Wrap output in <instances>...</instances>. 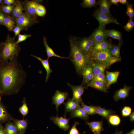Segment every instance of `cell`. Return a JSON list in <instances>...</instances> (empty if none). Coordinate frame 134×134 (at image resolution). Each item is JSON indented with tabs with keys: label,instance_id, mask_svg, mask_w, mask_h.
I'll list each match as a JSON object with an SVG mask.
<instances>
[{
	"label": "cell",
	"instance_id": "cell-1",
	"mask_svg": "<svg viewBox=\"0 0 134 134\" xmlns=\"http://www.w3.org/2000/svg\"><path fill=\"white\" fill-rule=\"evenodd\" d=\"M27 75L17 58L9 62L0 61V89L1 96L18 93L25 82Z\"/></svg>",
	"mask_w": 134,
	"mask_h": 134
},
{
	"label": "cell",
	"instance_id": "cell-2",
	"mask_svg": "<svg viewBox=\"0 0 134 134\" xmlns=\"http://www.w3.org/2000/svg\"><path fill=\"white\" fill-rule=\"evenodd\" d=\"M69 41L70 52L68 59L74 65L77 73L83 75L85 68L91 60L79 47L75 38L70 39Z\"/></svg>",
	"mask_w": 134,
	"mask_h": 134
},
{
	"label": "cell",
	"instance_id": "cell-3",
	"mask_svg": "<svg viewBox=\"0 0 134 134\" xmlns=\"http://www.w3.org/2000/svg\"><path fill=\"white\" fill-rule=\"evenodd\" d=\"M15 38L8 34L5 41L2 43L0 50V61H8L17 57L21 47L19 44H16Z\"/></svg>",
	"mask_w": 134,
	"mask_h": 134
},
{
	"label": "cell",
	"instance_id": "cell-4",
	"mask_svg": "<svg viewBox=\"0 0 134 134\" xmlns=\"http://www.w3.org/2000/svg\"><path fill=\"white\" fill-rule=\"evenodd\" d=\"M110 49L102 51L93 50L89 55V58L90 60L105 63L109 67L121 60V58L112 57Z\"/></svg>",
	"mask_w": 134,
	"mask_h": 134
},
{
	"label": "cell",
	"instance_id": "cell-5",
	"mask_svg": "<svg viewBox=\"0 0 134 134\" xmlns=\"http://www.w3.org/2000/svg\"><path fill=\"white\" fill-rule=\"evenodd\" d=\"M93 16L99 23V28H104L106 24L110 23L121 25L115 19L112 17L110 16L102 13L99 9H97L95 11Z\"/></svg>",
	"mask_w": 134,
	"mask_h": 134
},
{
	"label": "cell",
	"instance_id": "cell-6",
	"mask_svg": "<svg viewBox=\"0 0 134 134\" xmlns=\"http://www.w3.org/2000/svg\"><path fill=\"white\" fill-rule=\"evenodd\" d=\"M75 38L79 47L89 57V55L93 50L95 43L94 41L90 37L80 39Z\"/></svg>",
	"mask_w": 134,
	"mask_h": 134
},
{
	"label": "cell",
	"instance_id": "cell-7",
	"mask_svg": "<svg viewBox=\"0 0 134 134\" xmlns=\"http://www.w3.org/2000/svg\"><path fill=\"white\" fill-rule=\"evenodd\" d=\"M37 21V20L32 18L26 12L23 13L15 20L16 25L20 27L22 30L27 29Z\"/></svg>",
	"mask_w": 134,
	"mask_h": 134
},
{
	"label": "cell",
	"instance_id": "cell-8",
	"mask_svg": "<svg viewBox=\"0 0 134 134\" xmlns=\"http://www.w3.org/2000/svg\"><path fill=\"white\" fill-rule=\"evenodd\" d=\"M68 94L66 92H62L57 90L52 97V104H55L57 112V116L58 108L61 104L64 103L65 100L68 97Z\"/></svg>",
	"mask_w": 134,
	"mask_h": 134
},
{
	"label": "cell",
	"instance_id": "cell-9",
	"mask_svg": "<svg viewBox=\"0 0 134 134\" xmlns=\"http://www.w3.org/2000/svg\"><path fill=\"white\" fill-rule=\"evenodd\" d=\"M67 85L72 90L73 96L72 99L80 104L83 102L81 96L84 89L86 88L82 84L79 85L74 86L67 83Z\"/></svg>",
	"mask_w": 134,
	"mask_h": 134
},
{
	"label": "cell",
	"instance_id": "cell-10",
	"mask_svg": "<svg viewBox=\"0 0 134 134\" xmlns=\"http://www.w3.org/2000/svg\"><path fill=\"white\" fill-rule=\"evenodd\" d=\"M50 119L59 128L65 131L68 130L69 128L70 118H67L65 117H59L57 116L50 117Z\"/></svg>",
	"mask_w": 134,
	"mask_h": 134
},
{
	"label": "cell",
	"instance_id": "cell-11",
	"mask_svg": "<svg viewBox=\"0 0 134 134\" xmlns=\"http://www.w3.org/2000/svg\"><path fill=\"white\" fill-rule=\"evenodd\" d=\"M105 28H98L89 37L94 41L95 43L99 42L106 40L107 36Z\"/></svg>",
	"mask_w": 134,
	"mask_h": 134
},
{
	"label": "cell",
	"instance_id": "cell-12",
	"mask_svg": "<svg viewBox=\"0 0 134 134\" xmlns=\"http://www.w3.org/2000/svg\"><path fill=\"white\" fill-rule=\"evenodd\" d=\"M38 4L35 1H27L24 3V9L26 13L32 18L37 20L36 10Z\"/></svg>",
	"mask_w": 134,
	"mask_h": 134
},
{
	"label": "cell",
	"instance_id": "cell-13",
	"mask_svg": "<svg viewBox=\"0 0 134 134\" xmlns=\"http://www.w3.org/2000/svg\"><path fill=\"white\" fill-rule=\"evenodd\" d=\"M82 76L83 79L81 84L86 88L87 85L93 80L94 76L90 61L85 68Z\"/></svg>",
	"mask_w": 134,
	"mask_h": 134
},
{
	"label": "cell",
	"instance_id": "cell-14",
	"mask_svg": "<svg viewBox=\"0 0 134 134\" xmlns=\"http://www.w3.org/2000/svg\"><path fill=\"white\" fill-rule=\"evenodd\" d=\"M132 88L125 84L123 88L117 90L115 93L113 97L115 101H118L121 99L125 100L129 96V92Z\"/></svg>",
	"mask_w": 134,
	"mask_h": 134
},
{
	"label": "cell",
	"instance_id": "cell-15",
	"mask_svg": "<svg viewBox=\"0 0 134 134\" xmlns=\"http://www.w3.org/2000/svg\"><path fill=\"white\" fill-rule=\"evenodd\" d=\"M85 124L88 125L94 134H101L104 129L103 126L102 120L88 122L86 121Z\"/></svg>",
	"mask_w": 134,
	"mask_h": 134
},
{
	"label": "cell",
	"instance_id": "cell-16",
	"mask_svg": "<svg viewBox=\"0 0 134 134\" xmlns=\"http://www.w3.org/2000/svg\"><path fill=\"white\" fill-rule=\"evenodd\" d=\"M120 73L118 71L110 72L106 71L105 77L106 86L107 89L111 85L117 82Z\"/></svg>",
	"mask_w": 134,
	"mask_h": 134
},
{
	"label": "cell",
	"instance_id": "cell-17",
	"mask_svg": "<svg viewBox=\"0 0 134 134\" xmlns=\"http://www.w3.org/2000/svg\"><path fill=\"white\" fill-rule=\"evenodd\" d=\"M90 62L94 75L104 73L105 69L108 67L103 63L91 60Z\"/></svg>",
	"mask_w": 134,
	"mask_h": 134
},
{
	"label": "cell",
	"instance_id": "cell-18",
	"mask_svg": "<svg viewBox=\"0 0 134 134\" xmlns=\"http://www.w3.org/2000/svg\"><path fill=\"white\" fill-rule=\"evenodd\" d=\"M0 97V123L9 121L13 118L8 112L6 108L1 101Z\"/></svg>",
	"mask_w": 134,
	"mask_h": 134
},
{
	"label": "cell",
	"instance_id": "cell-19",
	"mask_svg": "<svg viewBox=\"0 0 134 134\" xmlns=\"http://www.w3.org/2000/svg\"><path fill=\"white\" fill-rule=\"evenodd\" d=\"M70 119L75 117L80 118L87 121L88 119L89 115L80 106L74 110L70 112Z\"/></svg>",
	"mask_w": 134,
	"mask_h": 134
},
{
	"label": "cell",
	"instance_id": "cell-20",
	"mask_svg": "<svg viewBox=\"0 0 134 134\" xmlns=\"http://www.w3.org/2000/svg\"><path fill=\"white\" fill-rule=\"evenodd\" d=\"M65 112L64 117H66L68 112H72L75 110L80 105V104L72 98L68 99L67 101L64 103Z\"/></svg>",
	"mask_w": 134,
	"mask_h": 134
},
{
	"label": "cell",
	"instance_id": "cell-21",
	"mask_svg": "<svg viewBox=\"0 0 134 134\" xmlns=\"http://www.w3.org/2000/svg\"><path fill=\"white\" fill-rule=\"evenodd\" d=\"M90 87L98 90L100 91L106 92L107 88L106 84L103 82L99 80H93L86 86V88Z\"/></svg>",
	"mask_w": 134,
	"mask_h": 134
},
{
	"label": "cell",
	"instance_id": "cell-22",
	"mask_svg": "<svg viewBox=\"0 0 134 134\" xmlns=\"http://www.w3.org/2000/svg\"><path fill=\"white\" fill-rule=\"evenodd\" d=\"M32 57L35 58L39 61L41 62L42 66L46 71V76L45 79V82H46L48 80L50 74L52 72V70L50 68L48 61L49 59L46 60H43L41 57H38L33 55H31Z\"/></svg>",
	"mask_w": 134,
	"mask_h": 134
},
{
	"label": "cell",
	"instance_id": "cell-23",
	"mask_svg": "<svg viewBox=\"0 0 134 134\" xmlns=\"http://www.w3.org/2000/svg\"><path fill=\"white\" fill-rule=\"evenodd\" d=\"M98 3L100 7V11L102 13L109 16L112 17L110 12V8L111 3L107 0H100Z\"/></svg>",
	"mask_w": 134,
	"mask_h": 134
},
{
	"label": "cell",
	"instance_id": "cell-24",
	"mask_svg": "<svg viewBox=\"0 0 134 134\" xmlns=\"http://www.w3.org/2000/svg\"><path fill=\"white\" fill-rule=\"evenodd\" d=\"M12 120L14 121L18 132L24 134L27 129L28 125L27 120H19L13 118Z\"/></svg>",
	"mask_w": 134,
	"mask_h": 134
},
{
	"label": "cell",
	"instance_id": "cell-25",
	"mask_svg": "<svg viewBox=\"0 0 134 134\" xmlns=\"http://www.w3.org/2000/svg\"><path fill=\"white\" fill-rule=\"evenodd\" d=\"M113 46L109 41L106 40L95 43L93 50L102 51L110 49Z\"/></svg>",
	"mask_w": 134,
	"mask_h": 134
},
{
	"label": "cell",
	"instance_id": "cell-26",
	"mask_svg": "<svg viewBox=\"0 0 134 134\" xmlns=\"http://www.w3.org/2000/svg\"><path fill=\"white\" fill-rule=\"evenodd\" d=\"M43 42L45 46L46 53L48 57L47 58L52 57H55L62 59H68V57H65L61 56L56 54L53 50L48 45L47 41V39L44 36L43 38Z\"/></svg>",
	"mask_w": 134,
	"mask_h": 134
},
{
	"label": "cell",
	"instance_id": "cell-27",
	"mask_svg": "<svg viewBox=\"0 0 134 134\" xmlns=\"http://www.w3.org/2000/svg\"><path fill=\"white\" fill-rule=\"evenodd\" d=\"M15 21L14 19L9 16L5 17L2 24L6 27L9 31H11L15 27Z\"/></svg>",
	"mask_w": 134,
	"mask_h": 134
},
{
	"label": "cell",
	"instance_id": "cell-28",
	"mask_svg": "<svg viewBox=\"0 0 134 134\" xmlns=\"http://www.w3.org/2000/svg\"><path fill=\"white\" fill-rule=\"evenodd\" d=\"M115 113L114 111L101 108L99 106L96 110V114L100 115L107 120L110 115Z\"/></svg>",
	"mask_w": 134,
	"mask_h": 134
},
{
	"label": "cell",
	"instance_id": "cell-29",
	"mask_svg": "<svg viewBox=\"0 0 134 134\" xmlns=\"http://www.w3.org/2000/svg\"><path fill=\"white\" fill-rule=\"evenodd\" d=\"M80 104L81 106L88 115H92L95 114L96 110L99 106L87 105L85 104L83 102Z\"/></svg>",
	"mask_w": 134,
	"mask_h": 134
},
{
	"label": "cell",
	"instance_id": "cell-30",
	"mask_svg": "<svg viewBox=\"0 0 134 134\" xmlns=\"http://www.w3.org/2000/svg\"><path fill=\"white\" fill-rule=\"evenodd\" d=\"M122 41H119L118 44L115 46H112L110 49V51L111 56L114 57L121 58L120 55V49L122 44Z\"/></svg>",
	"mask_w": 134,
	"mask_h": 134
},
{
	"label": "cell",
	"instance_id": "cell-31",
	"mask_svg": "<svg viewBox=\"0 0 134 134\" xmlns=\"http://www.w3.org/2000/svg\"><path fill=\"white\" fill-rule=\"evenodd\" d=\"M5 128L7 134H17L19 132L14 123L10 121L6 123Z\"/></svg>",
	"mask_w": 134,
	"mask_h": 134
},
{
	"label": "cell",
	"instance_id": "cell-32",
	"mask_svg": "<svg viewBox=\"0 0 134 134\" xmlns=\"http://www.w3.org/2000/svg\"><path fill=\"white\" fill-rule=\"evenodd\" d=\"M106 34L107 37H110L114 39L121 41V33L119 31L114 30H106Z\"/></svg>",
	"mask_w": 134,
	"mask_h": 134
},
{
	"label": "cell",
	"instance_id": "cell-33",
	"mask_svg": "<svg viewBox=\"0 0 134 134\" xmlns=\"http://www.w3.org/2000/svg\"><path fill=\"white\" fill-rule=\"evenodd\" d=\"M107 120L110 124L114 126L118 125L121 121V119L118 115L113 114L110 115Z\"/></svg>",
	"mask_w": 134,
	"mask_h": 134
},
{
	"label": "cell",
	"instance_id": "cell-34",
	"mask_svg": "<svg viewBox=\"0 0 134 134\" xmlns=\"http://www.w3.org/2000/svg\"><path fill=\"white\" fill-rule=\"evenodd\" d=\"M22 104L19 108V111L23 117L27 115L29 112V108L26 103V98L24 97L22 101Z\"/></svg>",
	"mask_w": 134,
	"mask_h": 134
},
{
	"label": "cell",
	"instance_id": "cell-35",
	"mask_svg": "<svg viewBox=\"0 0 134 134\" xmlns=\"http://www.w3.org/2000/svg\"><path fill=\"white\" fill-rule=\"evenodd\" d=\"M46 13V10L44 6L38 3L36 8V15L43 17L45 15Z\"/></svg>",
	"mask_w": 134,
	"mask_h": 134
},
{
	"label": "cell",
	"instance_id": "cell-36",
	"mask_svg": "<svg viewBox=\"0 0 134 134\" xmlns=\"http://www.w3.org/2000/svg\"><path fill=\"white\" fill-rule=\"evenodd\" d=\"M97 3L95 0H84L82 5L85 7L90 8L95 6Z\"/></svg>",
	"mask_w": 134,
	"mask_h": 134
},
{
	"label": "cell",
	"instance_id": "cell-37",
	"mask_svg": "<svg viewBox=\"0 0 134 134\" xmlns=\"http://www.w3.org/2000/svg\"><path fill=\"white\" fill-rule=\"evenodd\" d=\"M132 109L128 106H125L122 109L121 114L123 117H126L129 116L132 113Z\"/></svg>",
	"mask_w": 134,
	"mask_h": 134
},
{
	"label": "cell",
	"instance_id": "cell-38",
	"mask_svg": "<svg viewBox=\"0 0 134 134\" xmlns=\"http://www.w3.org/2000/svg\"><path fill=\"white\" fill-rule=\"evenodd\" d=\"M79 124V122L75 121L69 130L68 134H82L79 133L76 128L77 125Z\"/></svg>",
	"mask_w": 134,
	"mask_h": 134
},
{
	"label": "cell",
	"instance_id": "cell-39",
	"mask_svg": "<svg viewBox=\"0 0 134 134\" xmlns=\"http://www.w3.org/2000/svg\"><path fill=\"white\" fill-rule=\"evenodd\" d=\"M93 80L100 81L103 82L106 85L105 77L104 72L94 75Z\"/></svg>",
	"mask_w": 134,
	"mask_h": 134
},
{
	"label": "cell",
	"instance_id": "cell-40",
	"mask_svg": "<svg viewBox=\"0 0 134 134\" xmlns=\"http://www.w3.org/2000/svg\"><path fill=\"white\" fill-rule=\"evenodd\" d=\"M31 35L30 34H19L18 35V39L16 41V44H17L20 42L24 41L28 38L31 37Z\"/></svg>",
	"mask_w": 134,
	"mask_h": 134
},
{
	"label": "cell",
	"instance_id": "cell-41",
	"mask_svg": "<svg viewBox=\"0 0 134 134\" xmlns=\"http://www.w3.org/2000/svg\"><path fill=\"white\" fill-rule=\"evenodd\" d=\"M127 7L126 14L130 18L132 19L134 15L133 7L132 5L130 4H128Z\"/></svg>",
	"mask_w": 134,
	"mask_h": 134
},
{
	"label": "cell",
	"instance_id": "cell-42",
	"mask_svg": "<svg viewBox=\"0 0 134 134\" xmlns=\"http://www.w3.org/2000/svg\"><path fill=\"white\" fill-rule=\"evenodd\" d=\"M132 19L130 18L127 24L124 27V29L127 31H130L134 27V23Z\"/></svg>",
	"mask_w": 134,
	"mask_h": 134
},
{
	"label": "cell",
	"instance_id": "cell-43",
	"mask_svg": "<svg viewBox=\"0 0 134 134\" xmlns=\"http://www.w3.org/2000/svg\"><path fill=\"white\" fill-rule=\"evenodd\" d=\"M14 7V6L13 5H7L3 6L2 9L4 12L9 14L12 12Z\"/></svg>",
	"mask_w": 134,
	"mask_h": 134
},
{
	"label": "cell",
	"instance_id": "cell-44",
	"mask_svg": "<svg viewBox=\"0 0 134 134\" xmlns=\"http://www.w3.org/2000/svg\"><path fill=\"white\" fill-rule=\"evenodd\" d=\"M22 4L21 3L18 2L14 7L12 11V14L13 16L15 17L20 9L22 7Z\"/></svg>",
	"mask_w": 134,
	"mask_h": 134
},
{
	"label": "cell",
	"instance_id": "cell-45",
	"mask_svg": "<svg viewBox=\"0 0 134 134\" xmlns=\"http://www.w3.org/2000/svg\"><path fill=\"white\" fill-rule=\"evenodd\" d=\"M22 30L20 27L16 25L13 30L15 34L14 37L20 34L21 31Z\"/></svg>",
	"mask_w": 134,
	"mask_h": 134
},
{
	"label": "cell",
	"instance_id": "cell-46",
	"mask_svg": "<svg viewBox=\"0 0 134 134\" xmlns=\"http://www.w3.org/2000/svg\"><path fill=\"white\" fill-rule=\"evenodd\" d=\"M0 134H7L5 127L0 123Z\"/></svg>",
	"mask_w": 134,
	"mask_h": 134
},
{
	"label": "cell",
	"instance_id": "cell-47",
	"mask_svg": "<svg viewBox=\"0 0 134 134\" xmlns=\"http://www.w3.org/2000/svg\"><path fill=\"white\" fill-rule=\"evenodd\" d=\"M15 1L14 0H5L4 3L7 5H10L15 3Z\"/></svg>",
	"mask_w": 134,
	"mask_h": 134
},
{
	"label": "cell",
	"instance_id": "cell-48",
	"mask_svg": "<svg viewBox=\"0 0 134 134\" xmlns=\"http://www.w3.org/2000/svg\"><path fill=\"white\" fill-rule=\"evenodd\" d=\"M5 16L4 14L2 13H0V23H2L3 21Z\"/></svg>",
	"mask_w": 134,
	"mask_h": 134
},
{
	"label": "cell",
	"instance_id": "cell-49",
	"mask_svg": "<svg viewBox=\"0 0 134 134\" xmlns=\"http://www.w3.org/2000/svg\"><path fill=\"white\" fill-rule=\"evenodd\" d=\"M130 117V120L131 122L134 121V113L133 112L131 113V114L129 116Z\"/></svg>",
	"mask_w": 134,
	"mask_h": 134
},
{
	"label": "cell",
	"instance_id": "cell-50",
	"mask_svg": "<svg viewBox=\"0 0 134 134\" xmlns=\"http://www.w3.org/2000/svg\"><path fill=\"white\" fill-rule=\"evenodd\" d=\"M110 1L111 3L116 5L118 4L119 2V0H110Z\"/></svg>",
	"mask_w": 134,
	"mask_h": 134
},
{
	"label": "cell",
	"instance_id": "cell-51",
	"mask_svg": "<svg viewBox=\"0 0 134 134\" xmlns=\"http://www.w3.org/2000/svg\"><path fill=\"white\" fill-rule=\"evenodd\" d=\"M119 2L123 4H126L127 3V1L126 0H119Z\"/></svg>",
	"mask_w": 134,
	"mask_h": 134
},
{
	"label": "cell",
	"instance_id": "cell-52",
	"mask_svg": "<svg viewBox=\"0 0 134 134\" xmlns=\"http://www.w3.org/2000/svg\"><path fill=\"white\" fill-rule=\"evenodd\" d=\"M127 134H134V130L133 129L130 132L127 133Z\"/></svg>",
	"mask_w": 134,
	"mask_h": 134
},
{
	"label": "cell",
	"instance_id": "cell-53",
	"mask_svg": "<svg viewBox=\"0 0 134 134\" xmlns=\"http://www.w3.org/2000/svg\"><path fill=\"white\" fill-rule=\"evenodd\" d=\"M2 43H0V50L2 47Z\"/></svg>",
	"mask_w": 134,
	"mask_h": 134
},
{
	"label": "cell",
	"instance_id": "cell-54",
	"mask_svg": "<svg viewBox=\"0 0 134 134\" xmlns=\"http://www.w3.org/2000/svg\"><path fill=\"white\" fill-rule=\"evenodd\" d=\"M123 132L122 131H121L120 132L118 133L117 134H123L122 133Z\"/></svg>",
	"mask_w": 134,
	"mask_h": 134
},
{
	"label": "cell",
	"instance_id": "cell-55",
	"mask_svg": "<svg viewBox=\"0 0 134 134\" xmlns=\"http://www.w3.org/2000/svg\"><path fill=\"white\" fill-rule=\"evenodd\" d=\"M0 96H1V95H2V92L1 91L0 89Z\"/></svg>",
	"mask_w": 134,
	"mask_h": 134
},
{
	"label": "cell",
	"instance_id": "cell-56",
	"mask_svg": "<svg viewBox=\"0 0 134 134\" xmlns=\"http://www.w3.org/2000/svg\"><path fill=\"white\" fill-rule=\"evenodd\" d=\"M17 134H24L20 132H19Z\"/></svg>",
	"mask_w": 134,
	"mask_h": 134
},
{
	"label": "cell",
	"instance_id": "cell-57",
	"mask_svg": "<svg viewBox=\"0 0 134 134\" xmlns=\"http://www.w3.org/2000/svg\"><path fill=\"white\" fill-rule=\"evenodd\" d=\"M118 133V132L117 131L114 134H117Z\"/></svg>",
	"mask_w": 134,
	"mask_h": 134
},
{
	"label": "cell",
	"instance_id": "cell-58",
	"mask_svg": "<svg viewBox=\"0 0 134 134\" xmlns=\"http://www.w3.org/2000/svg\"><path fill=\"white\" fill-rule=\"evenodd\" d=\"M85 132H84L82 134H85Z\"/></svg>",
	"mask_w": 134,
	"mask_h": 134
},
{
	"label": "cell",
	"instance_id": "cell-59",
	"mask_svg": "<svg viewBox=\"0 0 134 134\" xmlns=\"http://www.w3.org/2000/svg\"><path fill=\"white\" fill-rule=\"evenodd\" d=\"M2 0H0V3H1L2 2Z\"/></svg>",
	"mask_w": 134,
	"mask_h": 134
}]
</instances>
